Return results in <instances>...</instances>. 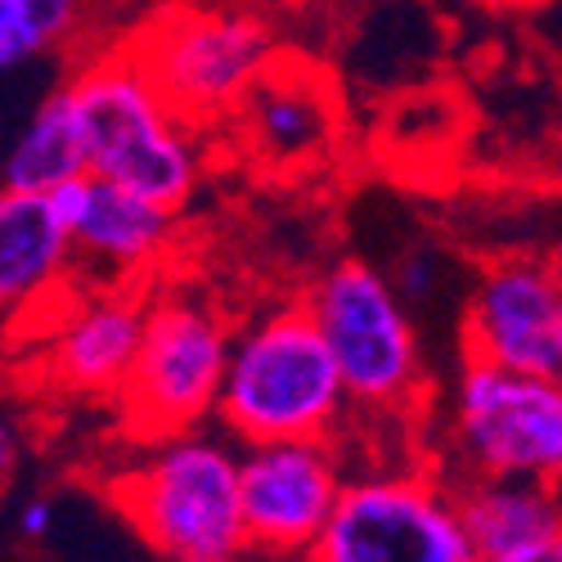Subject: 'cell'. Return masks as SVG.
Masks as SVG:
<instances>
[{"mask_svg":"<svg viewBox=\"0 0 562 562\" xmlns=\"http://www.w3.org/2000/svg\"><path fill=\"white\" fill-rule=\"evenodd\" d=\"M139 446L109 495L162 562H248L257 553L244 518L239 450L207 428Z\"/></svg>","mask_w":562,"mask_h":562,"instance_id":"1","label":"cell"},{"mask_svg":"<svg viewBox=\"0 0 562 562\" xmlns=\"http://www.w3.org/2000/svg\"><path fill=\"white\" fill-rule=\"evenodd\" d=\"M351 392L302 302H274L239 324L216 405V424L234 441L334 437L347 424Z\"/></svg>","mask_w":562,"mask_h":562,"instance_id":"2","label":"cell"},{"mask_svg":"<svg viewBox=\"0 0 562 562\" xmlns=\"http://www.w3.org/2000/svg\"><path fill=\"white\" fill-rule=\"evenodd\" d=\"M90 171L162 207H184L203 180V145L154 77L126 50L90 59L72 81Z\"/></svg>","mask_w":562,"mask_h":562,"instance_id":"3","label":"cell"},{"mask_svg":"<svg viewBox=\"0 0 562 562\" xmlns=\"http://www.w3.org/2000/svg\"><path fill=\"white\" fill-rule=\"evenodd\" d=\"M126 50L194 126L234 117L279 59L270 23L234 5H162Z\"/></svg>","mask_w":562,"mask_h":562,"instance_id":"4","label":"cell"},{"mask_svg":"<svg viewBox=\"0 0 562 562\" xmlns=\"http://www.w3.org/2000/svg\"><path fill=\"white\" fill-rule=\"evenodd\" d=\"M234 334L239 329H229V319L203 293L162 289L149 297L145 342L117 396L135 441L194 432L216 418Z\"/></svg>","mask_w":562,"mask_h":562,"instance_id":"5","label":"cell"},{"mask_svg":"<svg viewBox=\"0 0 562 562\" xmlns=\"http://www.w3.org/2000/svg\"><path fill=\"white\" fill-rule=\"evenodd\" d=\"M306 306L342 369L351 405L405 409L418 396L424 351L392 274H379L356 257L334 261L311 284Z\"/></svg>","mask_w":562,"mask_h":562,"instance_id":"6","label":"cell"},{"mask_svg":"<svg viewBox=\"0 0 562 562\" xmlns=\"http://www.w3.org/2000/svg\"><path fill=\"white\" fill-rule=\"evenodd\" d=\"M450 450L468 477L562 486V379L463 360L450 387Z\"/></svg>","mask_w":562,"mask_h":562,"instance_id":"7","label":"cell"},{"mask_svg":"<svg viewBox=\"0 0 562 562\" xmlns=\"http://www.w3.org/2000/svg\"><path fill=\"white\" fill-rule=\"evenodd\" d=\"M315 553L324 562H482L459 491L424 468L351 477Z\"/></svg>","mask_w":562,"mask_h":562,"instance_id":"8","label":"cell"},{"mask_svg":"<svg viewBox=\"0 0 562 562\" xmlns=\"http://www.w3.org/2000/svg\"><path fill=\"white\" fill-rule=\"evenodd\" d=\"M463 360L562 379V261H486L463 297Z\"/></svg>","mask_w":562,"mask_h":562,"instance_id":"9","label":"cell"},{"mask_svg":"<svg viewBox=\"0 0 562 562\" xmlns=\"http://www.w3.org/2000/svg\"><path fill=\"white\" fill-rule=\"evenodd\" d=\"M347 482L334 437L244 446L239 486L252 549H315Z\"/></svg>","mask_w":562,"mask_h":562,"instance_id":"10","label":"cell"},{"mask_svg":"<svg viewBox=\"0 0 562 562\" xmlns=\"http://www.w3.org/2000/svg\"><path fill=\"white\" fill-rule=\"evenodd\" d=\"M149 297L135 284L72 289L59 311L32 334L36 369L72 396H122L145 342Z\"/></svg>","mask_w":562,"mask_h":562,"instance_id":"11","label":"cell"},{"mask_svg":"<svg viewBox=\"0 0 562 562\" xmlns=\"http://www.w3.org/2000/svg\"><path fill=\"white\" fill-rule=\"evenodd\" d=\"M50 203L72 225L81 270L95 284H139L176 244V207H162L95 171L64 180L50 190Z\"/></svg>","mask_w":562,"mask_h":562,"instance_id":"12","label":"cell"},{"mask_svg":"<svg viewBox=\"0 0 562 562\" xmlns=\"http://www.w3.org/2000/svg\"><path fill=\"white\" fill-rule=\"evenodd\" d=\"M81 252L50 194H0V302L14 338H32L72 293Z\"/></svg>","mask_w":562,"mask_h":562,"instance_id":"13","label":"cell"},{"mask_svg":"<svg viewBox=\"0 0 562 562\" xmlns=\"http://www.w3.org/2000/svg\"><path fill=\"white\" fill-rule=\"evenodd\" d=\"M234 131H239L244 154L270 171L311 167L334 149L338 135L334 86L311 64L279 55L234 113Z\"/></svg>","mask_w":562,"mask_h":562,"instance_id":"14","label":"cell"},{"mask_svg":"<svg viewBox=\"0 0 562 562\" xmlns=\"http://www.w3.org/2000/svg\"><path fill=\"white\" fill-rule=\"evenodd\" d=\"M459 508L482 558L527 549L562 531V486L531 477H463Z\"/></svg>","mask_w":562,"mask_h":562,"instance_id":"15","label":"cell"},{"mask_svg":"<svg viewBox=\"0 0 562 562\" xmlns=\"http://www.w3.org/2000/svg\"><path fill=\"white\" fill-rule=\"evenodd\" d=\"M86 171H90V158H86L81 113H77L72 90L59 86L19 126L14 145L5 154V190L50 194L64 180L86 176Z\"/></svg>","mask_w":562,"mask_h":562,"instance_id":"16","label":"cell"},{"mask_svg":"<svg viewBox=\"0 0 562 562\" xmlns=\"http://www.w3.org/2000/svg\"><path fill=\"white\" fill-rule=\"evenodd\" d=\"M86 14V0H0V64L23 68L64 45Z\"/></svg>","mask_w":562,"mask_h":562,"instance_id":"17","label":"cell"},{"mask_svg":"<svg viewBox=\"0 0 562 562\" xmlns=\"http://www.w3.org/2000/svg\"><path fill=\"white\" fill-rule=\"evenodd\" d=\"M392 284H396V293H401L405 302H424V297H432L437 284H441V261H437L428 248H414V252H405V257L396 261Z\"/></svg>","mask_w":562,"mask_h":562,"instance_id":"18","label":"cell"},{"mask_svg":"<svg viewBox=\"0 0 562 562\" xmlns=\"http://www.w3.org/2000/svg\"><path fill=\"white\" fill-rule=\"evenodd\" d=\"M50 531H55V508H50V499H27V504L19 508V536L32 540V544H41Z\"/></svg>","mask_w":562,"mask_h":562,"instance_id":"19","label":"cell"},{"mask_svg":"<svg viewBox=\"0 0 562 562\" xmlns=\"http://www.w3.org/2000/svg\"><path fill=\"white\" fill-rule=\"evenodd\" d=\"M482 562H562V531H558V536H549V540H536V544H527V549L482 558Z\"/></svg>","mask_w":562,"mask_h":562,"instance_id":"20","label":"cell"},{"mask_svg":"<svg viewBox=\"0 0 562 562\" xmlns=\"http://www.w3.org/2000/svg\"><path fill=\"white\" fill-rule=\"evenodd\" d=\"M248 562H324L315 549H257Z\"/></svg>","mask_w":562,"mask_h":562,"instance_id":"21","label":"cell"},{"mask_svg":"<svg viewBox=\"0 0 562 562\" xmlns=\"http://www.w3.org/2000/svg\"><path fill=\"white\" fill-rule=\"evenodd\" d=\"M477 5H486V10H531V5H540V0H477Z\"/></svg>","mask_w":562,"mask_h":562,"instance_id":"22","label":"cell"}]
</instances>
